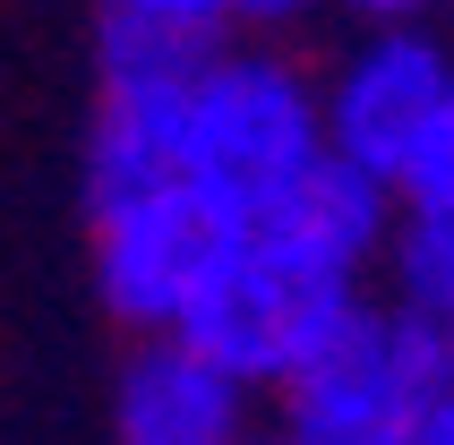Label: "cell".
<instances>
[{"label": "cell", "instance_id": "cell-6", "mask_svg": "<svg viewBox=\"0 0 454 445\" xmlns=\"http://www.w3.org/2000/svg\"><path fill=\"white\" fill-rule=\"evenodd\" d=\"M395 222H403V198H395L386 180H369V172H352V163L326 154L309 180H292V189H283L266 215H249L240 231H249L257 248L292 257L301 274L334 283V292H378Z\"/></svg>", "mask_w": 454, "mask_h": 445}, {"label": "cell", "instance_id": "cell-1", "mask_svg": "<svg viewBox=\"0 0 454 445\" xmlns=\"http://www.w3.org/2000/svg\"><path fill=\"white\" fill-rule=\"evenodd\" d=\"M326 163V95L292 43H223L180 103V180L231 222Z\"/></svg>", "mask_w": 454, "mask_h": 445}, {"label": "cell", "instance_id": "cell-8", "mask_svg": "<svg viewBox=\"0 0 454 445\" xmlns=\"http://www.w3.org/2000/svg\"><path fill=\"white\" fill-rule=\"evenodd\" d=\"M180 103L189 95H95L86 112V215L180 180Z\"/></svg>", "mask_w": 454, "mask_h": 445}, {"label": "cell", "instance_id": "cell-9", "mask_svg": "<svg viewBox=\"0 0 454 445\" xmlns=\"http://www.w3.org/2000/svg\"><path fill=\"white\" fill-rule=\"evenodd\" d=\"M223 43L206 35H180L163 18H137V9H95V95H189L198 69Z\"/></svg>", "mask_w": 454, "mask_h": 445}, {"label": "cell", "instance_id": "cell-16", "mask_svg": "<svg viewBox=\"0 0 454 445\" xmlns=\"http://www.w3.org/2000/svg\"><path fill=\"white\" fill-rule=\"evenodd\" d=\"M437 9H446V18H454V0H437Z\"/></svg>", "mask_w": 454, "mask_h": 445}, {"label": "cell", "instance_id": "cell-7", "mask_svg": "<svg viewBox=\"0 0 454 445\" xmlns=\"http://www.w3.org/2000/svg\"><path fill=\"white\" fill-rule=\"evenodd\" d=\"M266 394L198 360L189 343H129L112 386V445H257Z\"/></svg>", "mask_w": 454, "mask_h": 445}, {"label": "cell", "instance_id": "cell-4", "mask_svg": "<svg viewBox=\"0 0 454 445\" xmlns=\"http://www.w3.org/2000/svg\"><path fill=\"white\" fill-rule=\"evenodd\" d=\"M86 240H95L103 308H112L137 343H163V334H180V317L198 308V292L231 257L240 222H231L223 206H206L189 180H172V189H146V198L95 206V215H86Z\"/></svg>", "mask_w": 454, "mask_h": 445}, {"label": "cell", "instance_id": "cell-5", "mask_svg": "<svg viewBox=\"0 0 454 445\" xmlns=\"http://www.w3.org/2000/svg\"><path fill=\"white\" fill-rule=\"evenodd\" d=\"M317 95H326V154L395 189L437 103L454 95V43L437 26H360L334 51V69H317Z\"/></svg>", "mask_w": 454, "mask_h": 445}, {"label": "cell", "instance_id": "cell-2", "mask_svg": "<svg viewBox=\"0 0 454 445\" xmlns=\"http://www.w3.org/2000/svg\"><path fill=\"white\" fill-rule=\"evenodd\" d=\"M437 394H446V360L420 343V325L378 292H360L275 394V428L292 445H411Z\"/></svg>", "mask_w": 454, "mask_h": 445}, {"label": "cell", "instance_id": "cell-12", "mask_svg": "<svg viewBox=\"0 0 454 445\" xmlns=\"http://www.w3.org/2000/svg\"><path fill=\"white\" fill-rule=\"evenodd\" d=\"M395 198H403V215H454V95L437 103V121L420 137V154L403 163Z\"/></svg>", "mask_w": 454, "mask_h": 445}, {"label": "cell", "instance_id": "cell-11", "mask_svg": "<svg viewBox=\"0 0 454 445\" xmlns=\"http://www.w3.org/2000/svg\"><path fill=\"white\" fill-rule=\"evenodd\" d=\"M112 9H137V18H163L180 35H206V43H275L292 26H309L334 0H112Z\"/></svg>", "mask_w": 454, "mask_h": 445}, {"label": "cell", "instance_id": "cell-15", "mask_svg": "<svg viewBox=\"0 0 454 445\" xmlns=\"http://www.w3.org/2000/svg\"><path fill=\"white\" fill-rule=\"evenodd\" d=\"M257 445H292V437H283V428H275V420H266V428H257Z\"/></svg>", "mask_w": 454, "mask_h": 445}, {"label": "cell", "instance_id": "cell-14", "mask_svg": "<svg viewBox=\"0 0 454 445\" xmlns=\"http://www.w3.org/2000/svg\"><path fill=\"white\" fill-rule=\"evenodd\" d=\"M411 445H454V386L420 411V428H411Z\"/></svg>", "mask_w": 454, "mask_h": 445}, {"label": "cell", "instance_id": "cell-10", "mask_svg": "<svg viewBox=\"0 0 454 445\" xmlns=\"http://www.w3.org/2000/svg\"><path fill=\"white\" fill-rule=\"evenodd\" d=\"M378 300L420 325V343L446 360V386H454V215H403L395 222Z\"/></svg>", "mask_w": 454, "mask_h": 445}, {"label": "cell", "instance_id": "cell-13", "mask_svg": "<svg viewBox=\"0 0 454 445\" xmlns=\"http://www.w3.org/2000/svg\"><path fill=\"white\" fill-rule=\"evenodd\" d=\"M334 9H352L360 26H429L437 0H334Z\"/></svg>", "mask_w": 454, "mask_h": 445}, {"label": "cell", "instance_id": "cell-3", "mask_svg": "<svg viewBox=\"0 0 454 445\" xmlns=\"http://www.w3.org/2000/svg\"><path fill=\"white\" fill-rule=\"evenodd\" d=\"M360 292H334V283H317V274H301L292 257H275V248H257L249 231L231 240V257L215 266V283L198 292V308L180 317L172 343H189L198 360H215L223 377H240L249 394L275 402L292 377H301V360L334 334V317L352 308Z\"/></svg>", "mask_w": 454, "mask_h": 445}]
</instances>
